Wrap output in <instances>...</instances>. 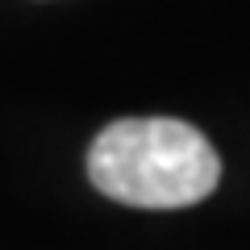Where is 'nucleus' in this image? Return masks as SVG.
Returning a JSON list of instances; mask_svg holds the SVG:
<instances>
[{
	"label": "nucleus",
	"instance_id": "nucleus-1",
	"mask_svg": "<svg viewBox=\"0 0 250 250\" xmlns=\"http://www.w3.org/2000/svg\"><path fill=\"white\" fill-rule=\"evenodd\" d=\"M96 192L129 208H188L213 196L221 159L196 125L175 117H121L88 150Z\"/></svg>",
	"mask_w": 250,
	"mask_h": 250
}]
</instances>
